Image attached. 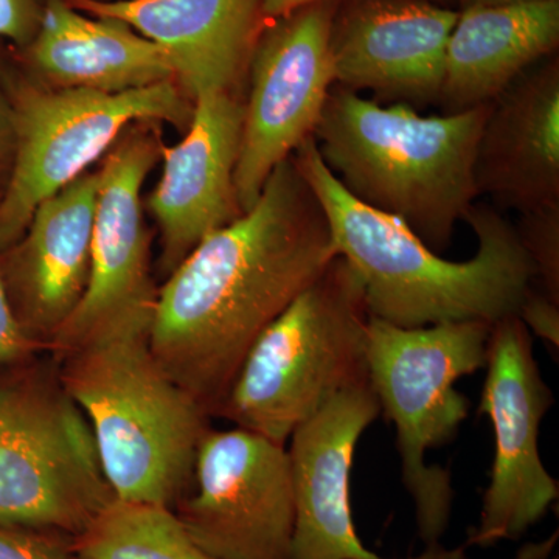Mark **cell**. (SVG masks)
Instances as JSON below:
<instances>
[{"label":"cell","instance_id":"13","mask_svg":"<svg viewBox=\"0 0 559 559\" xmlns=\"http://www.w3.org/2000/svg\"><path fill=\"white\" fill-rule=\"evenodd\" d=\"M457 17L432 0H340L330 31L334 83L381 105L439 103Z\"/></svg>","mask_w":559,"mask_h":559},{"label":"cell","instance_id":"2","mask_svg":"<svg viewBox=\"0 0 559 559\" xmlns=\"http://www.w3.org/2000/svg\"><path fill=\"white\" fill-rule=\"evenodd\" d=\"M293 160L322 205L337 255L359 275L371 318L421 329L465 320L495 325L520 314L533 270L514 224L498 210L474 202L463 219L476 234V255L444 260L403 221L349 194L314 139L305 140Z\"/></svg>","mask_w":559,"mask_h":559},{"label":"cell","instance_id":"18","mask_svg":"<svg viewBox=\"0 0 559 559\" xmlns=\"http://www.w3.org/2000/svg\"><path fill=\"white\" fill-rule=\"evenodd\" d=\"M477 193L520 213L559 204V58L533 66L495 102L477 143Z\"/></svg>","mask_w":559,"mask_h":559},{"label":"cell","instance_id":"19","mask_svg":"<svg viewBox=\"0 0 559 559\" xmlns=\"http://www.w3.org/2000/svg\"><path fill=\"white\" fill-rule=\"evenodd\" d=\"M559 0L459 10L439 105L447 114L489 105L533 66L558 53Z\"/></svg>","mask_w":559,"mask_h":559},{"label":"cell","instance_id":"21","mask_svg":"<svg viewBox=\"0 0 559 559\" xmlns=\"http://www.w3.org/2000/svg\"><path fill=\"white\" fill-rule=\"evenodd\" d=\"M76 559H213L170 507L112 499L69 539Z\"/></svg>","mask_w":559,"mask_h":559},{"label":"cell","instance_id":"3","mask_svg":"<svg viewBox=\"0 0 559 559\" xmlns=\"http://www.w3.org/2000/svg\"><path fill=\"white\" fill-rule=\"evenodd\" d=\"M153 312L139 308L55 360L114 496L173 509L193 485L210 415L154 358Z\"/></svg>","mask_w":559,"mask_h":559},{"label":"cell","instance_id":"17","mask_svg":"<svg viewBox=\"0 0 559 559\" xmlns=\"http://www.w3.org/2000/svg\"><path fill=\"white\" fill-rule=\"evenodd\" d=\"M73 9L112 17L159 46L176 83L194 102L230 92L248 79L250 57L264 25L261 0H68Z\"/></svg>","mask_w":559,"mask_h":559},{"label":"cell","instance_id":"1","mask_svg":"<svg viewBox=\"0 0 559 559\" xmlns=\"http://www.w3.org/2000/svg\"><path fill=\"white\" fill-rule=\"evenodd\" d=\"M336 257L329 219L290 156L253 207L204 238L157 290L154 358L215 417L261 333Z\"/></svg>","mask_w":559,"mask_h":559},{"label":"cell","instance_id":"5","mask_svg":"<svg viewBox=\"0 0 559 559\" xmlns=\"http://www.w3.org/2000/svg\"><path fill=\"white\" fill-rule=\"evenodd\" d=\"M369 322L362 282L337 255L261 333L215 417L286 447L337 393L369 384Z\"/></svg>","mask_w":559,"mask_h":559},{"label":"cell","instance_id":"22","mask_svg":"<svg viewBox=\"0 0 559 559\" xmlns=\"http://www.w3.org/2000/svg\"><path fill=\"white\" fill-rule=\"evenodd\" d=\"M514 229L533 270V288L559 304V204L521 213Z\"/></svg>","mask_w":559,"mask_h":559},{"label":"cell","instance_id":"11","mask_svg":"<svg viewBox=\"0 0 559 559\" xmlns=\"http://www.w3.org/2000/svg\"><path fill=\"white\" fill-rule=\"evenodd\" d=\"M173 510L213 559H293L296 499L288 450L246 429L210 428L193 485Z\"/></svg>","mask_w":559,"mask_h":559},{"label":"cell","instance_id":"23","mask_svg":"<svg viewBox=\"0 0 559 559\" xmlns=\"http://www.w3.org/2000/svg\"><path fill=\"white\" fill-rule=\"evenodd\" d=\"M0 559H76L69 549V538L0 527Z\"/></svg>","mask_w":559,"mask_h":559},{"label":"cell","instance_id":"9","mask_svg":"<svg viewBox=\"0 0 559 559\" xmlns=\"http://www.w3.org/2000/svg\"><path fill=\"white\" fill-rule=\"evenodd\" d=\"M340 0H319L264 22L252 57L235 191L241 212L318 127L334 86L330 31Z\"/></svg>","mask_w":559,"mask_h":559},{"label":"cell","instance_id":"6","mask_svg":"<svg viewBox=\"0 0 559 559\" xmlns=\"http://www.w3.org/2000/svg\"><path fill=\"white\" fill-rule=\"evenodd\" d=\"M491 326L465 320L401 329L370 316L369 382L395 425L401 479L425 547L441 544L455 498L450 471L426 465V452L454 439L468 418L469 401L455 384L487 366Z\"/></svg>","mask_w":559,"mask_h":559},{"label":"cell","instance_id":"26","mask_svg":"<svg viewBox=\"0 0 559 559\" xmlns=\"http://www.w3.org/2000/svg\"><path fill=\"white\" fill-rule=\"evenodd\" d=\"M518 318L527 326L530 333L543 337L550 347H559V304L546 294L533 288L522 301Z\"/></svg>","mask_w":559,"mask_h":559},{"label":"cell","instance_id":"4","mask_svg":"<svg viewBox=\"0 0 559 559\" xmlns=\"http://www.w3.org/2000/svg\"><path fill=\"white\" fill-rule=\"evenodd\" d=\"M488 112L481 105L421 116L334 84L312 139L349 194L403 221L439 253L479 198L474 162Z\"/></svg>","mask_w":559,"mask_h":559},{"label":"cell","instance_id":"16","mask_svg":"<svg viewBox=\"0 0 559 559\" xmlns=\"http://www.w3.org/2000/svg\"><path fill=\"white\" fill-rule=\"evenodd\" d=\"M98 186L100 171L84 173L44 201L0 261L14 316L43 352L86 293Z\"/></svg>","mask_w":559,"mask_h":559},{"label":"cell","instance_id":"27","mask_svg":"<svg viewBox=\"0 0 559 559\" xmlns=\"http://www.w3.org/2000/svg\"><path fill=\"white\" fill-rule=\"evenodd\" d=\"M312 2H319V0H261V13H263L264 21H271ZM432 2L443 5L452 0H432Z\"/></svg>","mask_w":559,"mask_h":559},{"label":"cell","instance_id":"28","mask_svg":"<svg viewBox=\"0 0 559 559\" xmlns=\"http://www.w3.org/2000/svg\"><path fill=\"white\" fill-rule=\"evenodd\" d=\"M558 532L543 543H528L518 550L514 559H558Z\"/></svg>","mask_w":559,"mask_h":559},{"label":"cell","instance_id":"20","mask_svg":"<svg viewBox=\"0 0 559 559\" xmlns=\"http://www.w3.org/2000/svg\"><path fill=\"white\" fill-rule=\"evenodd\" d=\"M24 51L53 90L121 94L175 80L159 46L119 20L84 16L68 0H46L39 31Z\"/></svg>","mask_w":559,"mask_h":559},{"label":"cell","instance_id":"30","mask_svg":"<svg viewBox=\"0 0 559 559\" xmlns=\"http://www.w3.org/2000/svg\"><path fill=\"white\" fill-rule=\"evenodd\" d=\"M11 130L10 114L5 112L0 105V153H2L3 142H5V135Z\"/></svg>","mask_w":559,"mask_h":559},{"label":"cell","instance_id":"10","mask_svg":"<svg viewBox=\"0 0 559 559\" xmlns=\"http://www.w3.org/2000/svg\"><path fill=\"white\" fill-rule=\"evenodd\" d=\"M485 367L479 412L491 421L496 451L479 524L466 547L520 539L559 496L539 454L540 425L555 400L536 362L533 334L518 316L491 326Z\"/></svg>","mask_w":559,"mask_h":559},{"label":"cell","instance_id":"7","mask_svg":"<svg viewBox=\"0 0 559 559\" xmlns=\"http://www.w3.org/2000/svg\"><path fill=\"white\" fill-rule=\"evenodd\" d=\"M112 499L57 360L0 382V527L70 539Z\"/></svg>","mask_w":559,"mask_h":559},{"label":"cell","instance_id":"29","mask_svg":"<svg viewBox=\"0 0 559 559\" xmlns=\"http://www.w3.org/2000/svg\"><path fill=\"white\" fill-rule=\"evenodd\" d=\"M459 3V10L481 9V7L513 5V3L530 2V0H452Z\"/></svg>","mask_w":559,"mask_h":559},{"label":"cell","instance_id":"8","mask_svg":"<svg viewBox=\"0 0 559 559\" xmlns=\"http://www.w3.org/2000/svg\"><path fill=\"white\" fill-rule=\"evenodd\" d=\"M193 109L175 80L121 94L22 86L10 112L16 157L0 204V248L20 240L35 210L84 175L130 124L189 128Z\"/></svg>","mask_w":559,"mask_h":559},{"label":"cell","instance_id":"24","mask_svg":"<svg viewBox=\"0 0 559 559\" xmlns=\"http://www.w3.org/2000/svg\"><path fill=\"white\" fill-rule=\"evenodd\" d=\"M44 5L46 0H0V39L25 49L39 31Z\"/></svg>","mask_w":559,"mask_h":559},{"label":"cell","instance_id":"15","mask_svg":"<svg viewBox=\"0 0 559 559\" xmlns=\"http://www.w3.org/2000/svg\"><path fill=\"white\" fill-rule=\"evenodd\" d=\"M245 102L230 92L194 98L189 132L160 146L164 171L148 207L162 234V266L171 274L204 238L242 215L235 191Z\"/></svg>","mask_w":559,"mask_h":559},{"label":"cell","instance_id":"14","mask_svg":"<svg viewBox=\"0 0 559 559\" xmlns=\"http://www.w3.org/2000/svg\"><path fill=\"white\" fill-rule=\"evenodd\" d=\"M380 414L369 382L337 393L294 430L286 448L296 499L293 559H390L364 546L349 506L356 447ZM466 549L439 544L404 559H468Z\"/></svg>","mask_w":559,"mask_h":559},{"label":"cell","instance_id":"12","mask_svg":"<svg viewBox=\"0 0 559 559\" xmlns=\"http://www.w3.org/2000/svg\"><path fill=\"white\" fill-rule=\"evenodd\" d=\"M153 127L135 124L117 140L100 170L86 293L47 352L60 359L123 316L156 301L150 238L140 191L160 156Z\"/></svg>","mask_w":559,"mask_h":559},{"label":"cell","instance_id":"25","mask_svg":"<svg viewBox=\"0 0 559 559\" xmlns=\"http://www.w3.org/2000/svg\"><path fill=\"white\" fill-rule=\"evenodd\" d=\"M39 352L43 348L24 333L14 316L0 270V366L25 362Z\"/></svg>","mask_w":559,"mask_h":559}]
</instances>
